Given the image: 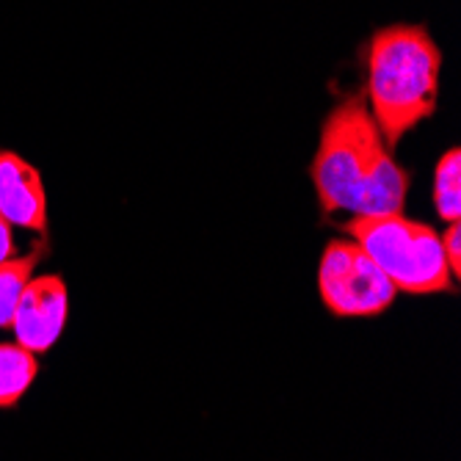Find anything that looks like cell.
I'll return each mask as SVG.
<instances>
[{"label":"cell","mask_w":461,"mask_h":461,"mask_svg":"<svg viewBox=\"0 0 461 461\" xmlns=\"http://www.w3.org/2000/svg\"><path fill=\"white\" fill-rule=\"evenodd\" d=\"M310 177L323 213L351 216L403 213L411 183L375 128L365 95H351L326 113Z\"/></svg>","instance_id":"6da1fadb"},{"label":"cell","mask_w":461,"mask_h":461,"mask_svg":"<svg viewBox=\"0 0 461 461\" xmlns=\"http://www.w3.org/2000/svg\"><path fill=\"white\" fill-rule=\"evenodd\" d=\"M365 100L387 149L420 122L434 116L439 100L442 50L426 25H387L367 41Z\"/></svg>","instance_id":"7a4b0ae2"},{"label":"cell","mask_w":461,"mask_h":461,"mask_svg":"<svg viewBox=\"0 0 461 461\" xmlns=\"http://www.w3.org/2000/svg\"><path fill=\"white\" fill-rule=\"evenodd\" d=\"M343 232L365 249V255L384 271L398 293L429 296L450 293L453 276L447 271L439 232L429 224L411 221L403 213L351 216Z\"/></svg>","instance_id":"3957f363"},{"label":"cell","mask_w":461,"mask_h":461,"mask_svg":"<svg viewBox=\"0 0 461 461\" xmlns=\"http://www.w3.org/2000/svg\"><path fill=\"white\" fill-rule=\"evenodd\" d=\"M321 302L334 318H373L390 310L398 290L354 240H329L318 266Z\"/></svg>","instance_id":"277c9868"},{"label":"cell","mask_w":461,"mask_h":461,"mask_svg":"<svg viewBox=\"0 0 461 461\" xmlns=\"http://www.w3.org/2000/svg\"><path fill=\"white\" fill-rule=\"evenodd\" d=\"M69 315V290L59 274L31 276L20 293V302L14 307L12 329L14 343L33 354H48L67 326Z\"/></svg>","instance_id":"5b68a950"},{"label":"cell","mask_w":461,"mask_h":461,"mask_svg":"<svg viewBox=\"0 0 461 461\" xmlns=\"http://www.w3.org/2000/svg\"><path fill=\"white\" fill-rule=\"evenodd\" d=\"M0 216L12 227L48 232V191L41 175L9 149H0Z\"/></svg>","instance_id":"8992f818"},{"label":"cell","mask_w":461,"mask_h":461,"mask_svg":"<svg viewBox=\"0 0 461 461\" xmlns=\"http://www.w3.org/2000/svg\"><path fill=\"white\" fill-rule=\"evenodd\" d=\"M39 375V354L20 343H0V409H14Z\"/></svg>","instance_id":"52a82bcc"},{"label":"cell","mask_w":461,"mask_h":461,"mask_svg":"<svg viewBox=\"0 0 461 461\" xmlns=\"http://www.w3.org/2000/svg\"><path fill=\"white\" fill-rule=\"evenodd\" d=\"M41 251H45V246H36L28 251V255H20V258L0 263V329L12 326L20 293L28 285V279L33 276V271L41 260Z\"/></svg>","instance_id":"ba28073f"},{"label":"cell","mask_w":461,"mask_h":461,"mask_svg":"<svg viewBox=\"0 0 461 461\" xmlns=\"http://www.w3.org/2000/svg\"><path fill=\"white\" fill-rule=\"evenodd\" d=\"M461 152L458 147L447 149L434 172V204L442 221L456 224L461 216Z\"/></svg>","instance_id":"9c48e42d"},{"label":"cell","mask_w":461,"mask_h":461,"mask_svg":"<svg viewBox=\"0 0 461 461\" xmlns=\"http://www.w3.org/2000/svg\"><path fill=\"white\" fill-rule=\"evenodd\" d=\"M439 243H442V255H445L450 276L458 279L461 276V230H458V221L447 224L445 235H439Z\"/></svg>","instance_id":"30bf717a"},{"label":"cell","mask_w":461,"mask_h":461,"mask_svg":"<svg viewBox=\"0 0 461 461\" xmlns=\"http://www.w3.org/2000/svg\"><path fill=\"white\" fill-rule=\"evenodd\" d=\"M12 224L0 216V263L4 260H12L17 255V249H14V235H12Z\"/></svg>","instance_id":"8fae6325"}]
</instances>
